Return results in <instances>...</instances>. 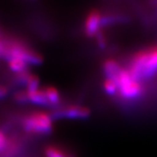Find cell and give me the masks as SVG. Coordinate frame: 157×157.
I'll list each match as a JSON object with an SVG mask.
<instances>
[{"instance_id":"9c48e42d","label":"cell","mask_w":157,"mask_h":157,"mask_svg":"<svg viewBox=\"0 0 157 157\" xmlns=\"http://www.w3.org/2000/svg\"><path fill=\"white\" fill-rule=\"evenodd\" d=\"M46 98L48 100V102L50 106L56 107L60 103V94L59 92L54 86H46L44 88Z\"/></svg>"},{"instance_id":"ba28073f","label":"cell","mask_w":157,"mask_h":157,"mask_svg":"<svg viewBox=\"0 0 157 157\" xmlns=\"http://www.w3.org/2000/svg\"><path fill=\"white\" fill-rule=\"evenodd\" d=\"M7 61H8L9 68L14 73H19L22 72H25V71H29V65L21 59L13 58V59H10Z\"/></svg>"},{"instance_id":"8992f818","label":"cell","mask_w":157,"mask_h":157,"mask_svg":"<svg viewBox=\"0 0 157 157\" xmlns=\"http://www.w3.org/2000/svg\"><path fill=\"white\" fill-rule=\"evenodd\" d=\"M29 103L40 107H50L44 89H38L33 92H28Z\"/></svg>"},{"instance_id":"7a4b0ae2","label":"cell","mask_w":157,"mask_h":157,"mask_svg":"<svg viewBox=\"0 0 157 157\" xmlns=\"http://www.w3.org/2000/svg\"><path fill=\"white\" fill-rule=\"evenodd\" d=\"M53 120L51 113L33 112L23 119L22 126L27 133L35 135H48L53 129Z\"/></svg>"},{"instance_id":"277c9868","label":"cell","mask_w":157,"mask_h":157,"mask_svg":"<svg viewBox=\"0 0 157 157\" xmlns=\"http://www.w3.org/2000/svg\"><path fill=\"white\" fill-rule=\"evenodd\" d=\"M91 114L90 110L86 107L77 106V105H69L66 107L57 108L52 113L51 116L52 120L59 119H73V120H84L88 118Z\"/></svg>"},{"instance_id":"3957f363","label":"cell","mask_w":157,"mask_h":157,"mask_svg":"<svg viewBox=\"0 0 157 157\" xmlns=\"http://www.w3.org/2000/svg\"><path fill=\"white\" fill-rule=\"evenodd\" d=\"M118 86V92L127 100H133L140 97L142 93V86L140 81L135 79L128 70H122L113 79Z\"/></svg>"},{"instance_id":"30bf717a","label":"cell","mask_w":157,"mask_h":157,"mask_svg":"<svg viewBox=\"0 0 157 157\" xmlns=\"http://www.w3.org/2000/svg\"><path fill=\"white\" fill-rule=\"evenodd\" d=\"M39 89V78L33 73H30L25 84V90L27 92H33Z\"/></svg>"},{"instance_id":"4fadbf2b","label":"cell","mask_w":157,"mask_h":157,"mask_svg":"<svg viewBox=\"0 0 157 157\" xmlns=\"http://www.w3.org/2000/svg\"><path fill=\"white\" fill-rule=\"evenodd\" d=\"M14 100L18 104H27L29 103L28 92L26 90H19L14 94Z\"/></svg>"},{"instance_id":"5b68a950","label":"cell","mask_w":157,"mask_h":157,"mask_svg":"<svg viewBox=\"0 0 157 157\" xmlns=\"http://www.w3.org/2000/svg\"><path fill=\"white\" fill-rule=\"evenodd\" d=\"M103 25V17L101 12L94 10L87 15L85 21V33L87 37H96Z\"/></svg>"},{"instance_id":"7c38bea8","label":"cell","mask_w":157,"mask_h":157,"mask_svg":"<svg viewBox=\"0 0 157 157\" xmlns=\"http://www.w3.org/2000/svg\"><path fill=\"white\" fill-rule=\"evenodd\" d=\"M103 86H104V89L106 91V93L109 95H114L115 94L118 93L117 84L113 79L106 78Z\"/></svg>"},{"instance_id":"5bb4252c","label":"cell","mask_w":157,"mask_h":157,"mask_svg":"<svg viewBox=\"0 0 157 157\" xmlns=\"http://www.w3.org/2000/svg\"><path fill=\"white\" fill-rule=\"evenodd\" d=\"M6 146V137L4 135V133H2L0 131V151H2Z\"/></svg>"},{"instance_id":"6da1fadb","label":"cell","mask_w":157,"mask_h":157,"mask_svg":"<svg viewBox=\"0 0 157 157\" xmlns=\"http://www.w3.org/2000/svg\"><path fill=\"white\" fill-rule=\"evenodd\" d=\"M128 71L139 81L154 77L157 73V46L138 52L132 59Z\"/></svg>"},{"instance_id":"9a60e30c","label":"cell","mask_w":157,"mask_h":157,"mask_svg":"<svg viewBox=\"0 0 157 157\" xmlns=\"http://www.w3.org/2000/svg\"><path fill=\"white\" fill-rule=\"evenodd\" d=\"M8 94V89L6 88L5 86H2L0 85V100L6 98Z\"/></svg>"},{"instance_id":"8fae6325","label":"cell","mask_w":157,"mask_h":157,"mask_svg":"<svg viewBox=\"0 0 157 157\" xmlns=\"http://www.w3.org/2000/svg\"><path fill=\"white\" fill-rule=\"evenodd\" d=\"M45 157H70L60 148L54 146H48L45 149Z\"/></svg>"},{"instance_id":"52a82bcc","label":"cell","mask_w":157,"mask_h":157,"mask_svg":"<svg viewBox=\"0 0 157 157\" xmlns=\"http://www.w3.org/2000/svg\"><path fill=\"white\" fill-rule=\"evenodd\" d=\"M121 70L119 63L113 59H107L103 64V72L107 78L114 79Z\"/></svg>"}]
</instances>
